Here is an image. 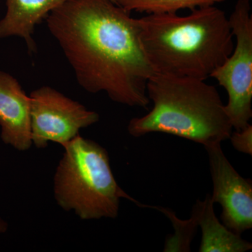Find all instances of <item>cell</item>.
<instances>
[{"label":"cell","instance_id":"obj_14","mask_svg":"<svg viewBox=\"0 0 252 252\" xmlns=\"http://www.w3.org/2000/svg\"><path fill=\"white\" fill-rule=\"evenodd\" d=\"M8 223L0 217V234L6 233L8 230Z\"/></svg>","mask_w":252,"mask_h":252},{"label":"cell","instance_id":"obj_11","mask_svg":"<svg viewBox=\"0 0 252 252\" xmlns=\"http://www.w3.org/2000/svg\"><path fill=\"white\" fill-rule=\"evenodd\" d=\"M226 0H116L117 4L128 12L147 14H177L182 9L192 10L215 6Z\"/></svg>","mask_w":252,"mask_h":252},{"label":"cell","instance_id":"obj_3","mask_svg":"<svg viewBox=\"0 0 252 252\" xmlns=\"http://www.w3.org/2000/svg\"><path fill=\"white\" fill-rule=\"evenodd\" d=\"M147 94L153 107L131 119L130 135L163 132L204 147L230 138L233 128L225 104L216 87L205 81L155 73L147 82Z\"/></svg>","mask_w":252,"mask_h":252},{"label":"cell","instance_id":"obj_8","mask_svg":"<svg viewBox=\"0 0 252 252\" xmlns=\"http://www.w3.org/2000/svg\"><path fill=\"white\" fill-rule=\"evenodd\" d=\"M0 127L4 144L21 152L31 149V98L17 79L1 71Z\"/></svg>","mask_w":252,"mask_h":252},{"label":"cell","instance_id":"obj_4","mask_svg":"<svg viewBox=\"0 0 252 252\" xmlns=\"http://www.w3.org/2000/svg\"><path fill=\"white\" fill-rule=\"evenodd\" d=\"M54 176V196L64 211L81 220L115 219L121 198L139 202L124 191L114 178L106 149L80 135L64 144Z\"/></svg>","mask_w":252,"mask_h":252},{"label":"cell","instance_id":"obj_9","mask_svg":"<svg viewBox=\"0 0 252 252\" xmlns=\"http://www.w3.org/2000/svg\"><path fill=\"white\" fill-rule=\"evenodd\" d=\"M67 0H6V12L0 21V39L19 36L26 41L30 52L36 51L32 38L36 25Z\"/></svg>","mask_w":252,"mask_h":252},{"label":"cell","instance_id":"obj_2","mask_svg":"<svg viewBox=\"0 0 252 252\" xmlns=\"http://www.w3.org/2000/svg\"><path fill=\"white\" fill-rule=\"evenodd\" d=\"M137 23L142 49L157 74L206 81L234 49L229 20L215 5L184 16L147 14Z\"/></svg>","mask_w":252,"mask_h":252},{"label":"cell","instance_id":"obj_10","mask_svg":"<svg viewBox=\"0 0 252 252\" xmlns=\"http://www.w3.org/2000/svg\"><path fill=\"white\" fill-rule=\"evenodd\" d=\"M214 204L211 195L207 194L205 200H197L193 206L192 212L202 230L199 252H245L252 250L251 243L221 224L215 215Z\"/></svg>","mask_w":252,"mask_h":252},{"label":"cell","instance_id":"obj_6","mask_svg":"<svg viewBox=\"0 0 252 252\" xmlns=\"http://www.w3.org/2000/svg\"><path fill=\"white\" fill-rule=\"evenodd\" d=\"M30 98L31 140L37 149L46 148L49 142L64 145L99 121L97 112L50 86L33 91Z\"/></svg>","mask_w":252,"mask_h":252},{"label":"cell","instance_id":"obj_13","mask_svg":"<svg viewBox=\"0 0 252 252\" xmlns=\"http://www.w3.org/2000/svg\"><path fill=\"white\" fill-rule=\"evenodd\" d=\"M230 140L238 152L252 155V126L249 124L240 130L232 132Z\"/></svg>","mask_w":252,"mask_h":252},{"label":"cell","instance_id":"obj_7","mask_svg":"<svg viewBox=\"0 0 252 252\" xmlns=\"http://www.w3.org/2000/svg\"><path fill=\"white\" fill-rule=\"evenodd\" d=\"M213 182L214 203L222 208L223 225L237 234L252 228V184L235 170L225 157L220 144L206 146Z\"/></svg>","mask_w":252,"mask_h":252},{"label":"cell","instance_id":"obj_12","mask_svg":"<svg viewBox=\"0 0 252 252\" xmlns=\"http://www.w3.org/2000/svg\"><path fill=\"white\" fill-rule=\"evenodd\" d=\"M138 206L155 209L165 215L172 222L175 229V234L166 239L163 252H174L190 251V244L196 233L198 221L196 216L192 212L191 217L188 220H181L176 216L175 212L168 208L157 205H142Z\"/></svg>","mask_w":252,"mask_h":252},{"label":"cell","instance_id":"obj_1","mask_svg":"<svg viewBox=\"0 0 252 252\" xmlns=\"http://www.w3.org/2000/svg\"><path fill=\"white\" fill-rule=\"evenodd\" d=\"M130 14L116 0H67L46 20L84 90L147 108V84L155 72Z\"/></svg>","mask_w":252,"mask_h":252},{"label":"cell","instance_id":"obj_5","mask_svg":"<svg viewBox=\"0 0 252 252\" xmlns=\"http://www.w3.org/2000/svg\"><path fill=\"white\" fill-rule=\"evenodd\" d=\"M229 20L235 43L233 52L211 77L228 95L225 110L233 128L240 130L252 117V15L250 0H238Z\"/></svg>","mask_w":252,"mask_h":252}]
</instances>
